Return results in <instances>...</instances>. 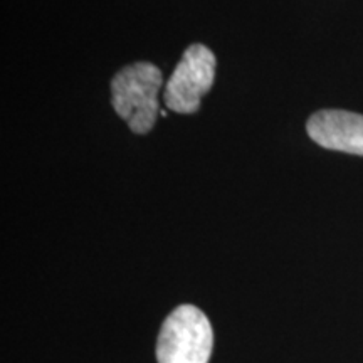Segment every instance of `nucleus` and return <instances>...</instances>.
<instances>
[{
	"instance_id": "nucleus-2",
	"label": "nucleus",
	"mask_w": 363,
	"mask_h": 363,
	"mask_svg": "<svg viewBox=\"0 0 363 363\" xmlns=\"http://www.w3.org/2000/svg\"><path fill=\"white\" fill-rule=\"evenodd\" d=\"M214 331L206 313L180 305L163 321L157 342L158 363H208Z\"/></svg>"
},
{
	"instance_id": "nucleus-4",
	"label": "nucleus",
	"mask_w": 363,
	"mask_h": 363,
	"mask_svg": "<svg viewBox=\"0 0 363 363\" xmlns=\"http://www.w3.org/2000/svg\"><path fill=\"white\" fill-rule=\"evenodd\" d=\"M308 136L320 147L363 157V115L345 110H321L310 116Z\"/></svg>"
},
{
	"instance_id": "nucleus-1",
	"label": "nucleus",
	"mask_w": 363,
	"mask_h": 363,
	"mask_svg": "<svg viewBox=\"0 0 363 363\" xmlns=\"http://www.w3.org/2000/svg\"><path fill=\"white\" fill-rule=\"evenodd\" d=\"M163 74L155 65L138 61L125 66L111 79V104L118 116L136 135H147L155 126L158 91Z\"/></svg>"
},
{
	"instance_id": "nucleus-3",
	"label": "nucleus",
	"mask_w": 363,
	"mask_h": 363,
	"mask_svg": "<svg viewBox=\"0 0 363 363\" xmlns=\"http://www.w3.org/2000/svg\"><path fill=\"white\" fill-rule=\"evenodd\" d=\"M216 66V54L211 49L203 44L189 45L167 83L163 93L165 106L180 115L201 110L202 96L214 84Z\"/></svg>"
}]
</instances>
